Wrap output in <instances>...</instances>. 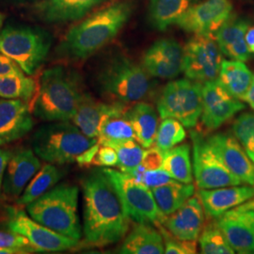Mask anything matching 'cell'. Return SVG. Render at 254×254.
Masks as SVG:
<instances>
[{"instance_id":"40","label":"cell","mask_w":254,"mask_h":254,"mask_svg":"<svg viewBox=\"0 0 254 254\" xmlns=\"http://www.w3.org/2000/svg\"><path fill=\"white\" fill-rule=\"evenodd\" d=\"M133 177L136 179V181L141 183L142 185H144L151 190L155 188H158V187H161L164 185L176 181L169 173L165 172L163 169H158V170H154V171H146L144 173H142L137 176H133Z\"/></svg>"},{"instance_id":"3","label":"cell","mask_w":254,"mask_h":254,"mask_svg":"<svg viewBox=\"0 0 254 254\" xmlns=\"http://www.w3.org/2000/svg\"><path fill=\"white\" fill-rule=\"evenodd\" d=\"M86 93L76 72L64 66L48 68L41 75L32 114L49 123L72 121Z\"/></svg>"},{"instance_id":"31","label":"cell","mask_w":254,"mask_h":254,"mask_svg":"<svg viewBox=\"0 0 254 254\" xmlns=\"http://www.w3.org/2000/svg\"><path fill=\"white\" fill-rule=\"evenodd\" d=\"M190 0H150L149 19L152 26L164 31L189 9Z\"/></svg>"},{"instance_id":"6","label":"cell","mask_w":254,"mask_h":254,"mask_svg":"<svg viewBox=\"0 0 254 254\" xmlns=\"http://www.w3.org/2000/svg\"><path fill=\"white\" fill-rule=\"evenodd\" d=\"M98 142L86 136L69 122H50L40 127L32 137V149L40 159L47 163H73L76 158Z\"/></svg>"},{"instance_id":"43","label":"cell","mask_w":254,"mask_h":254,"mask_svg":"<svg viewBox=\"0 0 254 254\" xmlns=\"http://www.w3.org/2000/svg\"><path fill=\"white\" fill-rule=\"evenodd\" d=\"M223 215L241 220L254 230V207H251V208L235 207L229 210Z\"/></svg>"},{"instance_id":"42","label":"cell","mask_w":254,"mask_h":254,"mask_svg":"<svg viewBox=\"0 0 254 254\" xmlns=\"http://www.w3.org/2000/svg\"><path fill=\"white\" fill-rule=\"evenodd\" d=\"M117 164H118V154L116 150L111 146L100 144L93 160V166L112 168V167H117Z\"/></svg>"},{"instance_id":"24","label":"cell","mask_w":254,"mask_h":254,"mask_svg":"<svg viewBox=\"0 0 254 254\" xmlns=\"http://www.w3.org/2000/svg\"><path fill=\"white\" fill-rule=\"evenodd\" d=\"M163 235L148 223H136L120 248L123 254H162Z\"/></svg>"},{"instance_id":"20","label":"cell","mask_w":254,"mask_h":254,"mask_svg":"<svg viewBox=\"0 0 254 254\" xmlns=\"http://www.w3.org/2000/svg\"><path fill=\"white\" fill-rule=\"evenodd\" d=\"M198 197L205 215L215 219L229 210L244 203L254 197V187L231 186L213 190H200Z\"/></svg>"},{"instance_id":"37","label":"cell","mask_w":254,"mask_h":254,"mask_svg":"<svg viewBox=\"0 0 254 254\" xmlns=\"http://www.w3.org/2000/svg\"><path fill=\"white\" fill-rule=\"evenodd\" d=\"M232 130L234 136L254 162V113H243L235 120Z\"/></svg>"},{"instance_id":"11","label":"cell","mask_w":254,"mask_h":254,"mask_svg":"<svg viewBox=\"0 0 254 254\" xmlns=\"http://www.w3.org/2000/svg\"><path fill=\"white\" fill-rule=\"evenodd\" d=\"M193 172L199 190H213L243 184L228 170L214 149L199 132L191 130Z\"/></svg>"},{"instance_id":"19","label":"cell","mask_w":254,"mask_h":254,"mask_svg":"<svg viewBox=\"0 0 254 254\" xmlns=\"http://www.w3.org/2000/svg\"><path fill=\"white\" fill-rule=\"evenodd\" d=\"M204 215L198 195L192 196L174 213L164 217L160 224L175 238L197 241L203 228Z\"/></svg>"},{"instance_id":"12","label":"cell","mask_w":254,"mask_h":254,"mask_svg":"<svg viewBox=\"0 0 254 254\" xmlns=\"http://www.w3.org/2000/svg\"><path fill=\"white\" fill-rule=\"evenodd\" d=\"M183 50V72L187 78L201 83L218 79L223 54L215 37L195 35Z\"/></svg>"},{"instance_id":"34","label":"cell","mask_w":254,"mask_h":254,"mask_svg":"<svg viewBox=\"0 0 254 254\" xmlns=\"http://www.w3.org/2000/svg\"><path fill=\"white\" fill-rule=\"evenodd\" d=\"M200 253L204 254H233L235 251L218 228L215 219L202 228L199 236Z\"/></svg>"},{"instance_id":"28","label":"cell","mask_w":254,"mask_h":254,"mask_svg":"<svg viewBox=\"0 0 254 254\" xmlns=\"http://www.w3.org/2000/svg\"><path fill=\"white\" fill-rule=\"evenodd\" d=\"M129 108L130 105H125L104 121L97 137L101 145L111 146L130 139L136 140L135 131L127 117Z\"/></svg>"},{"instance_id":"36","label":"cell","mask_w":254,"mask_h":254,"mask_svg":"<svg viewBox=\"0 0 254 254\" xmlns=\"http://www.w3.org/2000/svg\"><path fill=\"white\" fill-rule=\"evenodd\" d=\"M111 147H113L117 152V167L123 173H127L137 168L141 163L145 152L142 149V146L138 142L136 143L135 139L118 142L111 145Z\"/></svg>"},{"instance_id":"16","label":"cell","mask_w":254,"mask_h":254,"mask_svg":"<svg viewBox=\"0 0 254 254\" xmlns=\"http://www.w3.org/2000/svg\"><path fill=\"white\" fill-rule=\"evenodd\" d=\"M41 167L40 158L33 149H17L7 166L2 186L3 195L11 200H17Z\"/></svg>"},{"instance_id":"10","label":"cell","mask_w":254,"mask_h":254,"mask_svg":"<svg viewBox=\"0 0 254 254\" xmlns=\"http://www.w3.org/2000/svg\"><path fill=\"white\" fill-rule=\"evenodd\" d=\"M5 229L25 236L36 253H60L78 245L79 240L62 236L40 224L15 206L5 209Z\"/></svg>"},{"instance_id":"8","label":"cell","mask_w":254,"mask_h":254,"mask_svg":"<svg viewBox=\"0 0 254 254\" xmlns=\"http://www.w3.org/2000/svg\"><path fill=\"white\" fill-rule=\"evenodd\" d=\"M202 84L191 79L168 83L157 99V111L162 119L174 118L184 127H196L202 111Z\"/></svg>"},{"instance_id":"23","label":"cell","mask_w":254,"mask_h":254,"mask_svg":"<svg viewBox=\"0 0 254 254\" xmlns=\"http://www.w3.org/2000/svg\"><path fill=\"white\" fill-rule=\"evenodd\" d=\"M248 28L249 25L245 20L231 17L218 29L215 39L222 54L243 63L250 59L251 51L246 42Z\"/></svg>"},{"instance_id":"35","label":"cell","mask_w":254,"mask_h":254,"mask_svg":"<svg viewBox=\"0 0 254 254\" xmlns=\"http://www.w3.org/2000/svg\"><path fill=\"white\" fill-rule=\"evenodd\" d=\"M187 132L181 122L174 118H165L157 129L154 144L164 152L185 140Z\"/></svg>"},{"instance_id":"38","label":"cell","mask_w":254,"mask_h":254,"mask_svg":"<svg viewBox=\"0 0 254 254\" xmlns=\"http://www.w3.org/2000/svg\"><path fill=\"white\" fill-rule=\"evenodd\" d=\"M0 247L15 251L16 254L36 253L25 236L10 232L7 229L6 231L0 230Z\"/></svg>"},{"instance_id":"33","label":"cell","mask_w":254,"mask_h":254,"mask_svg":"<svg viewBox=\"0 0 254 254\" xmlns=\"http://www.w3.org/2000/svg\"><path fill=\"white\" fill-rule=\"evenodd\" d=\"M38 85L25 73H11L0 76V97L5 99L30 101L35 97Z\"/></svg>"},{"instance_id":"30","label":"cell","mask_w":254,"mask_h":254,"mask_svg":"<svg viewBox=\"0 0 254 254\" xmlns=\"http://www.w3.org/2000/svg\"><path fill=\"white\" fill-rule=\"evenodd\" d=\"M63 177L64 173L61 169H59L55 164L46 162L28 183L22 195L15 200L16 204L18 206H27V204L53 189Z\"/></svg>"},{"instance_id":"15","label":"cell","mask_w":254,"mask_h":254,"mask_svg":"<svg viewBox=\"0 0 254 254\" xmlns=\"http://www.w3.org/2000/svg\"><path fill=\"white\" fill-rule=\"evenodd\" d=\"M184 50L173 39L156 41L146 50L141 66L150 76L171 79L183 72Z\"/></svg>"},{"instance_id":"41","label":"cell","mask_w":254,"mask_h":254,"mask_svg":"<svg viewBox=\"0 0 254 254\" xmlns=\"http://www.w3.org/2000/svg\"><path fill=\"white\" fill-rule=\"evenodd\" d=\"M165 236L164 246L166 254H194L197 253V241L181 240L172 236Z\"/></svg>"},{"instance_id":"17","label":"cell","mask_w":254,"mask_h":254,"mask_svg":"<svg viewBox=\"0 0 254 254\" xmlns=\"http://www.w3.org/2000/svg\"><path fill=\"white\" fill-rule=\"evenodd\" d=\"M206 138L228 170L243 184L254 187V162L236 136L218 133Z\"/></svg>"},{"instance_id":"2","label":"cell","mask_w":254,"mask_h":254,"mask_svg":"<svg viewBox=\"0 0 254 254\" xmlns=\"http://www.w3.org/2000/svg\"><path fill=\"white\" fill-rule=\"evenodd\" d=\"M133 9L131 1L122 0L95 11L68 30L58 46L57 53L73 61L90 58L118 35Z\"/></svg>"},{"instance_id":"39","label":"cell","mask_w":254,"mask_h":254,"mask_svg":"<svg viewBox=\"0 0 254 254\" xmlns=\"http://www.w3.org/2000/svg\"><path fill=\"white\" fill-rule=\"evenodd\" d=\"M164 154L165 152L157 148L156 146L154 148H149L147 151L144 152L143 158L140 165L129 172H127L128 174L132 176H137L146 171H154V170H158L162 169L164 161Z\"/></svg>"},{"instance_id":"7","label":"cell","mask_w":254,"mask_h":254,"mask_svg":"<svg viewBox=\"0 0 254 254\" xmlns=\"http://www.w3.org/2000/svg\"><path fill=\"white\" fill-rule=\"evenodd\" d=\"M50 47V36L35 27L8 26L0 29V53L12 60L27 75L42 67Z\"/></svg>"},{"instance_id":"9","label":"cell","mask_w":254,"mask_h":254,"mask_svg":"<svg viewBox=\"0 0 254 254\" xmlns=\"http://www.w3.org/2000/svg\"><path fill=\"white\" fill-rule=\"evenodd\" d=\"M103 172L109 178L118 193L126 215L136 223H148L159 225L161 215L154 200L153 192L128 173L109 168H103Z\"/></svg>"},{"instance_id":"27","label":"cell","mask_w":254,"mask_h":254,"mask_svg":"<svg viewBox=\"0 0 254 254\" xmlns=\"http://www.w3.org/2000/svg\"><path fill=\"white\" fill-rule=\"evenodd\" d=\"M154 200L164 217L174 213L195 193L194 185L174 181L152 190Z\"/></svg>"},{"instance_id":"5","label":"cell","mask_w":254,"mask_h":254,"mask_svg":"<svg viewBox=\"0 0 254 254\" xmlns=\"http://www.w3.org/2000/svg\"><path fill=\"white\" fill-rule=\"evenodd\" d=\"M99 91L112 102L132 104L148 98L154 91L142 66L124 55H116L101 67L96 76Z\"/></svg>"},{"instance_id":"44","label":"cell","mask_w":254,"mask_h":254,"mask_svg":"<svg viewBox=\"0 0 254 254\" xmlns=\"http://www.w3.org/2000/svg\"><path fill=\"white\" fill-rule=\"evenodd\" d=\"M24 73L17 64L7 56L0 53V76L11 73Z\"/></svg>"},{"instance_id":"50","label":"cell","mask_w":254,"mask_h":254,"mask_svg":"<svg viewBox=\"0 0 254 254\" xmlns=\"http://www.w3.org/2000/svg\"><path fill=\"white\" fill-rule=\"evenodd\" d=\"M3 22H4V15L0 12V29H1V27L3 26Z\"/></svg>"},{"instance_id":"26","label":"cell","mask_w":254,"mask_h":254,"mask_svg":"<svg viewBox=\"0 0 254 254\" xmlns=\"http://www.w3.org/2000/svg\"><path fill=\"white\" fill-rule=\"evenodd\" d=\"M254 74L243 62L222 61L218 80L226 91L238 100H243Z\"/></svg>"},{"instance_id":"49","label":"cell","mask_w":254,"mask_h":254,"mask_svg":"<svg viewBox=\"0 0 254 254\" xmlns=\"http://www.w3.org/2000/svg\"><path fill=\"white\" fill-rule=\"evenodd\" d=\"M0 254H17L15 251L6 249V248H1L0 247Z\"/></svg>"},{"instance_id":"32","label":"cell","mask_w":254,"mask_h":254,"mask_svg":"<svg viewBox=\"0 0 254 254\" xmlns=\"http://www.w3.org/2000/svg\"><path fill=\"white\" fill-rule=\"evenodd\" d=\"M190 147L189 144L173 147L165 152L162 169L176 181L190 184L193 182Z\"/></svg>"},{"instance_id":"45","label":"cell","mask_w":254,"mask_h":254,"mask_svg":"<svg viewBox=\"0 0 254 254\" xmlns=\"http://www.w3.org/2000/svg\"><path fill=\"white\" fill-rule=\"evenodd\" d=\"M13 152L9 149L1 148L0 147V197L2 193V186H3V181H4V176L7 170V166L9 163V159Z\"/></svg>"},{"instance_id":"47","label":"cell","mask_w":254,"mask_h":254,"mask_svg":"<svg viewBox=\"0 0 254 254\" xmlns=\"http://www.w3.org/2000/svg\"><path fill=\"white\" fill-rule=\"evenodd\" d=\"M246 42L250 51L254 54V27L248 28L246 33Z\"/></svg>"},{"instance_id":"46","label":"cell","mask_w":254,"mask_h":254,"mask_svg":"<svg viewBox=\"0 0 254 254\" xmlns=\"http://www.w3.org/2000/svg\"><path fill=\"white\" fill-rule=\"evenodd\" d=\"M243 101L247 102L250 105V107L254 110V74L252 84H251L249 90L247 91Z\"/></svg>"},{"instance_id":"48","label":"cell","mask_w":254,"mask_h":254,"mask_svg":"<svg viewBox=\"0 0 254 254\" xmlns=\"http://www.w3.org/2000/svg\"><path fill=\"white\" fill-rule=\"evenodd\" d=\"M236 207H239V208H251V207H254V197L253 199L246 201L244 203L236 206Z\"/></svg>"},{"instance_id":"18","label":"cell","mask_w":254,"mask_h":254,"mask_svg":"<svg viewBox=\"0 0 254 254\" xmlns=\"http://www.w3.org/2000/svg\"><path fill=\"white\" fill-rule=\"evenodd\" d=\"M27 101L0 100V147L16 141L34 127V119Z\"/></svg>"},{"instance_id":"14","label":"cell","mask_w":254,"mask_h":254,"mask_svg":"<svg viewBox=\"0 0 254 254\" xmlns=\"http://www.w3.org/2000/svg\"><path fill=\"white\" fill-rule=\"evenodd\" d=\"M201 93L200 120L202 126L208 130H215L221 127L236 113L245 109V105L232 96L218 79L203 82Z\"/></svg>"},{"instance_id":"13","label":"cell","mask_w":254,"mask_h":254,"mask_svg":"<svg viewBox=\"0 0 254 254\" xmlns=\"http://www.w3.org/2000/svg\"><path fill=\"white\" fill-rule=\"evenodd\" d=\"M232 12L231 0H205L187 9L175 24L189 33L215 37Z\"/></svg>"},{"instance_id":"22","label":"cell","mask_w":254,"mask_h":254,"mask_svg":"<svg viewBox=\"0 0 254 254\" xmlns=\"http://www.w3.org/2000/svg\"><path fill=\"white\" fill-rule=\"evenodd\" d=\"M125 105L127 104L121 102H111L109 104L98 102L86 93L72 121L86 136L97 138L104 121Z\"/></svg>"},{"instance_id":"21","label":"cell","mask_w":254,"mask_h":254,"mask_svg":"<svg viewBox=\"0 0 254 254\" xmlns=\"http://www.w3.org/2000/svg\"><path fill=\"white\" fill-rule=\"evenodd\" d=\"M106 0H42L34 6L37 16L49 24L83 18Z\"/></svg>"},{"instance_id":"1","label":"cell","mask_w":254,"mask_h":254,"mask_svg":"<svg viewBox=\"0 0 254 254\" xmlns=\"http://www.w3.org/2000/svg\"><path fill=\"white\" fill-rule=\"evenodd\" d=\"M85 243L105 247L127 236V218L118 193L103 170L91 172L82 182Z\"/></svg>"},{"instance_id":"25","label":"cell","mask_w":254,"mask_h":254,"mask_svg":"<svg viewBox=\"0 0 254 254\" xmlns=\"http://www.w3.org/2000/svg\"><path fill=\"white\" fill-rule=\"evenodd\" d=\"M136 140L143 148L154 145L158 129V116L154 107L145 102H136L127 111Z\"/></svg>"},{"instance_id":"29","label":"cell","mask_w":254,"mask_h":254,"mask_svg":"<svg viewBox=\"0 0 254 254\" xmlns=\"http://www.w3.org/2000/svg\"><path fill=\"white\" fill-rule=\"evenodd\" d=\"M235 253L254 254V230L243 221L222 215L215 218Z\"/></svg>"},{"instance_id":"4","label":"cell","mask_w":254,"mask_h":254,"mask_svg":"<svg viewBox=\"0 0 254 254\" xmlns=\"http://www.w3.org/2000/svg\"><path fill=\"white\" fill-rule=\"evenodd\" d=\"M79 190L74 185L60 184L27 204V214L40 224L62 236L80 240L78 217Z\"/></svg>"}]
</instances>
